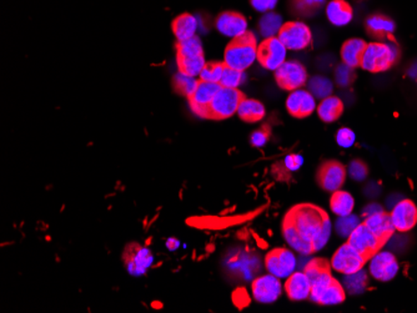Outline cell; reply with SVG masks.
I'll list each match as a JSON object with an SVG mask.
<instances>
[{
	"instance_id": "cell-24",
	"label": "cell",
	"mask_w": 417,
	"mask_h": 313,
	"mask_svg": "<svg viewBox=\"0 0 417 313\" xmlns=\"http://www.w3.org/2000/svg\"><path fill=\"white\" fill-rule=\"evenodd\" d=\"M346 298V292L344 290L342 283L334 280L329 286H326L322 291L310 298L315 303H319L322 306H337L342 305Z\"/></svg>"
},
{
	"instance_id": "cell-41",
	"label": "cell",
	"mask_w": 417,
	"mask_h": 313,
	"mask_svg": "<svg viewBox=\"0 0 417 313\" xmlns=\"http://www.w3.org/2000/svg\"><path fill=\"white\" fill-rule=\"evenodd\" d=\"M353 79H355V73H353V69H352V68L347 66V65L344 64V63L337 66L335 73V80L336 84H337L339 87H347L349 85H351Z\"/></svg>"
},
{
	"instance_id": "cell-1",
	"label": "cell",
	"mask_w": 417,
	"mask_h": 313,
	"mask_svg": "<svg viewBox=\"0 0 417 313\" xmlns=\"http://www.w3.org/2000/svg\"><path fill=\"white\" fill-rule=\"evenodd\" d=\"M327 216L325 211L316 206L298 205L289 211L285 219L293 223L303 240L313 245Z\"/></svg>"
},
{
	"instance_id": "cell-17",
	"label": "cell",
	"mask_w": 417,
	"mask_h": 313,
	"mask_svg": "<svg viewBox=\"0 0 417 313\" xmlns=\"http://www.w3.org/2000/svg\"><path fill=\"white\" fill-rule=\"evenodd\" d=\"M286 109L294 118L303 119L310 116L316 110V99L309 90L296 89L289 94Z\"/></svg>"
},
{
	"instance_id": "cell-6",
	"label": "cell",
	"mask_w": 417,
	"mask_h": 313,
	"mask_svg": "<svg viewBox=\"0 0 417 313\" xmlns=\"http://www.w3.org/2000/svg\"><path fill=\"white\" fill-rule=\"evenodd\" d=\"M275 80L282 90L294 92L308 82V71L296 60H287L275 70Z\"/></svg>"
},
{
	"instance_id": "cell-22",
	"label": "cell",
	"mask_w": 417,
	"mask_h": 313,
	"mask_svg": "<svg viewBox=\"0 0 417 313\" xmlns=\"http://www.w3.org/2000/svg\"><path fill=\"white\" fill-rule=\"evenodd\" d=\"M326 16L332 25L345 27L351 22L353 11L345 0H331L326 8Z\"/></svg>"
},
{
	"instance_id": "cell-26",
	"label": "cell",
	"mask_w": 417,
	"mask_h": 313,
	"mask_svg": "<svg viewBox=\"0 0 417 313\" xmlns=\"http://www.w3.org/2000/svg\"><path fill=\"white\" fill-rule=\"evenodd\" d=\"M282 235H284V238H285L287 245H289L294 251L298 252V254H303V256H308V254L314 252L313 245L306 243L305 240L301 238V236H300L298 231H296V228L294 227L293 223L289 221L287 219H285V220H284V223H282Z\"/></svg>"
},
{
	"instance_id": "cell-11",
	"label": "cell",
	"mask_w": 417,
	"mask_h": 313,
	"mask_svg": "<svg viewBox=\"0 0 417 313\" xmlns=\"http://www.w3.org/2000/svg\"><path fill=\"white\" fill-rule=\"evenodd\" d=\"M368 261V272L377 281H391L395 278L400 270L395 254H391L389 251L380 250L379 252H376Z\"/></svg>"
},
{
	"instance_id": "cell-15",
	"label": "cell",
	"mask_w": 417,
	"mask_h": 313,
	"mask_svg": "<svg viewBox=\"0 0 417 313\" xmlns=\"http://www.w3.org/2000/svg\"><path fill=\"white\" fill-rule=\"evenodd\" d=\"M347 170L342 164L339 161H325L319 168L318 171V181L319 185L329 192H335L337 190H342V185L346 180Z\"/></svg>"
},
{
	"instance_id": "cell-31",
	"label": "cell",
	"mask_w": 417,
	"mask_h": 313,
	"mask_svg": "<svg viewBox=\"0 0 417 313\" xmlns=\"http://www.w3.org/2000/svg\"><path fill=\"white\" fill-rule=\"evenodd\" d=\"M282 25H284V23H282V16L274 11H267L260 19L259 30L264 38H274V37H277Z\"/></svg>"
},
{
	"instance_id": "cell-34",
	"label": "cell",
	"mask_w": 417,
	"mask_h": 313,
	"mask_svg": "<svg viewBox=\"0 0 417 313\" xmlns=\"http://www.w3.org/2000/svg\"><path fill=\"white\" fill-rule=\"evenodd\" d=\"M308 90L314 95L315 99L322 100L325 97H331L334 92V85L325 76H313L308 81Z\"/></svg>"
},
{
	"instance_id": "cell-39",
	"label": "cell",
	"mask_w": 417,
	"mask_h": 313,
	"mask_svg": "<svg viewBox=\"0 0 417 313\" xmlns=\"http://www.w3.org/2000/svg\"><path fill=\"white\" fill-rule=\"evenodd\" d=\"M225 69V64L224 63H217V61H212V63H206L204 69L199 75V80L207 81V82H220L222 73Z\"/></svg>"
},
{
	"instance_id": "cell-13",
	"label": "cell",
	"mask_w": 417,
	"mask_h": 313,
	"mask_svg": "<svg viewBox=\"0 0 417 313\" xmlns=\"http://www.w3.org/2000/svg\"><path fill=\"white\" fill-rule=\"evenodd\" d=\"M124 262L128 272L131 276L139 277V276L145 275L147 271L152 267L154 256L152 251L147 247L131 243L125 250Z\"/></svg>"
},
{
	"instance_id": "cell-43",
	"label": "cell",
	"mask_w": 417,
	"mask_h": 313,
	"mask_svg": "<svg viewBox=\"0 0 417 313\" xmlns=\"http://www.w3.org/2000/svg\"><path fill=\"white\" fill-rule=\"evenodd\" d=\"M336 142L337 145L342 146V149H350L356 142V135L351 129L342 128L336 134Z\"/></svg>"
},
{
	"instance_id": "cell-16",
	"label": "cell",
	"mask_w": 417,
	"mask_h": 313,
	"mask_svg": "<svg viewBox=\"0 0 417 313\" xmlns=\"http://www.w3.org/2000/svg\"><path fill=\"white\" fill-rule=\"evenodd\" d=\"M396 231L406 233L417 225V206L411 200L396 202L390 212Z\"/></svg>"
},
{
	"instance_id": "cell-40",
	"label": "cell",
	"mask_w": 417,
	"mask_h": 313,
	"mask_svg": "<svg viewBox=\"0 0 417 313\" xmlns=\"http://www.w3.org/2000/svg\"><path fill=\"white\" fill-rule=\"evenodd\" d=\"M331 231H332V225H331L330 217L327 216L324 221V225L320 230L318 238H315L314 243H313V249L315 251H321V250L325 247L329 240L331 238Z\"/></svg>"
},
{
	"instance_id": "cell-36",
	"label": "cell",
	"mask_w": 417,
	"mask_h": 313,
	"mask_svg": "<svg viewBox=\"0 0 417 313\" xmlns=\"http://www.w3.org/2000/svg\"><path fill=\"white\" fill-rule=\"evenodd\" d=\"M198 55H204L203 44L198 37L176 44V58H190Z\"/></svg>"
},
{
	"instance_id": "cell-30",
	"label": "cell",
	"mask_w": 417,
	"mask_h": 313,
	"mask_svg": "<svg viewBox=\"0 0 417 313\" xmlns=\"http://www.w3.org/2000/svg\"><path fill=\"white\" fill-rule=\"evenodd\" d=\"M368 286V276L366 271L360 270L350 274V275H344L342 280V287L345 292L349 295H361L366 291Z\"/></svg>"
},
{
	"instance_id": "cell-7",
	"label": "cell",
	"mask_w": 417,
	"mask_h": 313,
	"mask_svg": "<svg viewBox=\"0 0 417 313\" xmlns=\"http://www.w3.org/2000/svg\"><path fill=\"white\" fill-rule=\"evenodd\" d=\"M366 262L368 259L346 243L340 246L334 254L330 266L332 270L342 275H350L356 271L363 270Z\"/></svg>"
},
{
	"instance_id": "cell-44",
	"label": "cell",
	"mask_w": 417,
	"mask_h": 313,
	"mask_svg": "<svg viewBox=\"0 0 417 313\" xmlns=\"http://www.w3.org/2000/svg\"><path fill=\"white\" fill-rule=\"evenodd\" d=\"M269 136H270L269 130H256L255 133H253L251 137H250V142H251V145L260 149V147H264V146L267 144V141H269Z\"/></svg>"
},
{
	"instance_id": "cell-8",
	"label": "cell",
	"mask_w": 417,
	"mask_h": 313,
	"mask_svg": "<svg viewBox=\"0 0 417 313\" xmlns=\"http://www.w3.org/2000/svg\"><path fill=\"white\" fill-rule=\"evenodd\" d=\"M286 47L277 37L264 39L258 47V61L267 70L275 71L280 68L286 61Z\"/></svg>"
},
{
	"instance_id": "cell-21",
	"label": "cell",
	"mask_w": 417,
	"mask_h": 313,
	"mask_svg": "<svg viewBox=\"0 0 417 313\" xmlns=\"http://www.w3.org/2000/svg\"><path fill=\"white\" fill-rule=\"evenodd\" d=\"M365 25L368 34L373 38L379 39V40L392 39V34L396 30L395 22L389 16H382V14L368 16Z\"/></svg>"
},
{
	"instance_id": "cell-12",
	"label": "cell",
	"mask_w": 417,
	"mask_h": 313,
	"mask_svg": "<svg viewBox=\"0 0 417 313\" xmlns=\"http://www.w3.org/2000/svg\"><path fill=\"white\" fill-rule=\"evenodd\" d=\"M282 291L284 286L280 278L271 274L255 278L251 285V293L255 301L264 305L277 302L282 296Z\"/></svg>"
},
{
	"instance_id": "cell-29",
	"label": "cell",
	"mask_w": 417,
	"mask_h": 313,
	"mask_svg": "<svg viewBox=\"0 0 417 313\" xmlns=\"http://www.w3.org/2000/svg\"><path fill=\"white\" fill-rule=\"evenodd\" d=\"M330 207L331 211L335 214L336 216H347L353 211L355 200H353L351 194H349L346 191L337 190L335 192H332Z\"/></svg>"
},
{
	"instance_id": "cell-42",
	"label": "cell",
	"mask_w": 417,
	"mask_h": 313,
	"mask_svg": "<svg viewBox=\"0 0 417 313\" xmlns=\"http://www.w3.org/2000/svg\"><path fill=\"white\" fill-rule=\"evenodd\" d=\"M347 173L353 181H358V183L363 181L365 178H368V165L361 160H353L350 162V165L347 168Z\"/></svg>"
},
{
	"instance_id": "cell-19",
	"label": "cell",
	"mask_w": 417,
	"mask_h": 313,
	"mask_svg": "<svg viewBox=\"0 0 417 313\" xmlns=\"http://www.w3.org/2000/svg\"><path fill=\"white\" fill-rule=\"evenodd\" d=\"M287 297L291 301H305L311 295V282L305 271H295L293 275L289 276L284 285Z\"/></svg>"
},
{
	"instance_id": "cell-28",
	"label": "cell",
	"mask_w": 417,
	"mask_h": 313,
	"mask_svg": "<svg viewBox=\"0 0 417 313\" xmlns=\"http://www.w3.org/2000/svg\"><path fill=\"white\" fill-rule=\"evenodd\" d=\"M238 115L245 123H256L265 116V108L260 102L245 97L238 105Z\"/></svg>"
},
{
	"instance_id": "cell-35",
	"label": "cell",
	"mask_w": 417,
	"mask_h": 313,
	"mask_svg": "<svg viewBox=\"0 0 417 313\" xmlns=\"http://www.w3.org/2000/svg\"><path fill=\"white\" fill-rule=\"evenodd\" d=\"M326 0H291V11L300 16H313L325 6Z\"/></svg>"
},
{
	"instance_id": "cell-5",
	"label": "cell",
	"mask_w": 417,
	"mask_h": 313,
	"mask_svg": "<svg viewBox=\"0 0 417 313\" xmlns=\"http://www.w3.org/2000/svg\"><path fill=\"white\" fill-rule=\"evenodd\" d=\"M277 38L282 40L287 50L300 51L309 48L313 43V34L310 27L303 22L284 23Z\"/></svg>"
},
{
	"instance_id": "cell-33",
	"label": "cell",
	"mask_w": 417,
	"mask_h": 313,
	"mask_svg": "<svg viewBox=\"0 0 417 313\" xmlns=\"http://www.w3.org/2000/svg\"><path fill=\"white\" fill-rule=\"evenodd\" d=\"M178 60V69L186 75L199 78L201 71L206 65V60L204 55L198 56H190V58H176Z\"/></svg>"
},
{
	"instance_id": "cell-4",
	"label": "cell",
	"mask_w": 417,
	"mask_h": 313,
	"mask_svg": "<svg viewBox=\"0 0 417 313\" xmlns=\"http://www.w3.org/2000/svg\"><path fill=\"white\" fill-rule=\"evenodd\" d=\"M244 99V94L238 89L222 87L209 105V119L220 121L231 118L238 113V105Z\"/></svg>"
},
{
	"instance_id": "cell-46",
	"label": "cell",
	"mask_w": 417,
	"mask_h": 313,
	"mask_svg": "<svg viewBox=\"0 0 417 313\" xmlns=\"http://www.w3.org/2000/svg\"><path fill=\"white\" fill-rule=\"evenodd\" d=\"M279 0H250V4L255 11L260 13H267L277 6Z\"/></svg>"
},
{
	"instance_id": "cell-37",
	"label": "cell",
	"mask_w": 417,
	"mask_h": 313,
	"mask_svg": "<svg viewBox=\"0 0 417 313\" xmlns=\"http://www.w3.org/2000/svg\"><path fill=\"white\" fill-rule=\"evenodd\" d=\"M245 76L244 71L235 70L225 65V69L222 73V79H220V85L222 87H229V89H238L240 85L244 84Z\"/></svg>"
},
{
	"instance_id": "cell-9",
	"label": "cell",
	"mask_w": 417,
	"mask_h": 313,
	"mask_svg": "<svg viewBox=\"0 0 417 313\" xmlns=\"http://www.w3.org/2000/svg\"><path fill=\"white\" fill-rule=\"evenodd\" d=\"M266 270L277 278H285L293 275L298 267V259L294 252L286 249H277L270 251L265 257Z\"/></svg>"
},
{
	"instance_id": "cell-38",
	"label": "cell",
	"mask_w": 417,
	"mask_h": 313,
	"mask_svg": "<svg viewBox=\"0 0 417 313\" xmlns=\"http://www.w3.org/2000/svg\"><path fill=\"white\" fill-rule=\"evenodd\" d=\"M360 219L355 215H347V216L337 217V220L335 222V230L336 233L339 236H342L344 238H349V236L351 235L352 231L360 225Z\"/></svg>"
},
{
	"instance_id": "cell-27",
	"label": "cell",
	"mask_w": 417,
	"mask_h": 313,
	"mask_svg": "<svg viewBox=\"0 0 417 313\" xmlns=\"http://www.w3.org/2000/svg\"><path fill=\"white\" fill-rule=\"evenodd\" d=\"M344 111V104L337 97H327L321 100L318 106V115L324 123H334L342 116Z\"/></svg>"
},
{
	"instance_id": "cell-20",
	"label": "cell",
	"mask_w": 417,
	"mask_h": 313,
	"mask_svg": "<svg viewBox=\"0 0 417 313\" xmlns=\"http://www.w3.org/2000/svg\"><path fill=\"white\" fill-rule=\"evenodd\" d=\"M363 223L373 231L375 236L379 238L384 246L387 243V241H390V238L394 236L396 231L395 226L391 220L390 214H387L385 211H380L374 215L365 217Z\"/></svg>"
},
{
	"instance_id": "cell-18",
	"label": "cell",
	"mask_w": 417,
	"mask_h": 313,
	"mask_svg": "<svg viewBox=\"0 0 417 313\" xmlns=\"http://www.w3.org/2000/svg\"><path fill=\"white\" fill-rule=\"evenodd\" d=\"M217 29L228 38H238L248 32V20L235 11H224L217 16Z\"/></svg>"
},
{
	"instance_id": "cell-49",
	"label": "cell",
	"mask_w": 417,
	"mask_h": 313,
	"mask_svg": "<svg viewBox=\"0 0 417 313\" xmlns=\"http://www.w3.org/2000/svg\"><path fill=\"white\" fill-rule=\"evenodd\" d=\"M179 246L180 243L176 238H169L168 241H167V247L170 251H175V250L179 249Z\"/></svg>"
},
{
	"instance_id": "cell-2",
	"label": "cell",
	"mask_w": 417,
	"mask_h": 313,
	"mask_svg": "<svg viewBox=\"0 0 417 313\" xmlns=\"http://www.w3.org/2000/svg\"><path fill=\"white\" fill-rule=\"evenodd\" d=\"M258 59V42L251 32L235 38L230 42L224 54V64L235 69L245 71L249 69Z\"/></svg>"
},
{
	"instance_id": "cell-25",
	"label": "cell",
	"mask_w": 417,
	"mask_h": 313,
	"mask_svg": "<svg viewBox=\"0 0 417 313\" xmlns=\"http://www.w3.org/2000/svg\"><path fill=\"white\" fill-rule=\"evenodd\" d=\"M173 32L178 42H184L188 39L196 37V30H198V19L195 16L184 13L181 16L174 19Z\"/></svg>"
},
{
	"instance_id": "cell-23",
	"label": "cell",
	"mask_w": 417,
	"mask_h": 313,
	"mask_svg": "<svg viewBox=\"0 0 417 313\" xmlns=\"http://www.w3.org/2000/svg\"><path fill=\"white\" fill-rule=\"evenodd\" d=\"M368 43L363 39H349L342 48V59L344 64L350 66L352 69L361 65L365 49Z\"/></svg>"
},
{
	"instance_id": "cell-3",
	"label": "cell",
	"mask_w": 417,
	"mask_h": 313,
	"mask_svg": "<svg viewBox=\"0 0 417 313\" xmlns=\"http://www.w3.org/2000/svg\"><path fill=\"white\" fill-rule=\"evenodd\" d=\"M400 56L399 48L394 43L374 42L365 49L361 68L370 73H384L390 70Z\"/></svg>"
},
{
	"instance_id": "cell-32",
	"label": "cell",
	"mask_w": 417,
	"mask_h": 313,
	"mask_svg": "<svg viewBox=\"0 0 417 313\" xmlns=\"http://www.w3.org/2000/svg\"><path fill=\"white\" fill-rule=\"evenodd\" d=\"M199 79H196L194 76L186 75L181 71H178V74H175L173 79V85L175 92L183 95V97H193V94L195 92L196 87L199 85Z\"/></svg>"
},
{
	"instance_id": "cell-45",
	"label": "cell",
	"mask_w": 417,
	"mask_h": 313,
	"mask_svg": "<svg viewBox=\"0 0 417 313\" xmlns=\"http://www.w3.org/2000/svg\"><path fill=\"white\" fill-rule=\"evenodd\" d=\"M284 165H285L287 171H291V173L298 171L303 165V157L298 154H290L285 157Z\"/></svg>"
},
{
	"instance_id": "cell-47",
	"label": "cell",
	"mask_w": 417,
	"mask_h": 313,
	"mask_svg": "<svg viewBox=\"0 0 417 313\" xmlns=\"http://www.w3.org/2000/svg\"><path fill=\"white\" fill-rule=\"evenodd\" d=\"M234 302L238 306V307L243 308L245 306H248L250 302L249 295L246 293L244 290H236L234 292Z\"/></svg>"
},
{
	"instance_id": "cell-10",
	"label": "cell",
	"mask_w": 417,
	"mask_h": 313,
	"mask_svg": "<svg viewBox=\"0 0 417 313\" xmlns=\"http://www.w3.org/2000/svg\"><path fill=\"white\" fill-rule=\"evenodd\" d=\"M347 243L363 254L365 259H370L376 252L384 247L379 238L375 236L373 231L363 222H361L347 238Z\"/></svg>"
},
{
	"instance_id": "cell-14",
	"label": "cell",
	"mask_w": 417,
	"mask_h": 313,
	"mask_svg": "<svg viewBox=\"0 0 417 313\" xmlns=\"http://www.w3.org/2000/svg\"><path fill=\"white\" fill-rule=\"evenodd\" d=\"M222 89L220 84L199 81L195 92L189 99L191 111L198 115L201 119H209V105L215 97L217 92Z\"/></svg>"
},
{
	"instance_id": "cell-48",
	"label": "cell",
	"mask_w": 417,
	"mask_h": 313,
	"mask_svg": "<svg viewBox=\"0 0 417 313\" xmlns=\"http://www.w3.org/2000/svg\"><path fill=\"white\" fill-rule=\"evenodd\" d=\"M380 211H384L379 205H376V204H373V205L368 206L365 210H363V217L370 216V215H374L376 212H380Z\"/></svg>"
}]
</instances>
